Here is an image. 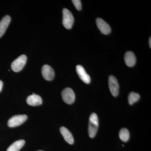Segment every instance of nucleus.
Instances as JSON below:
<instances>
[{
	"label": "nucleus",
	"instance_id": "nucleus-1",
	"mask_svg": "<svg viewBox=\"0 0 151 151\" xmlns=\"http://www.w3.org/2000/svg\"><path fill=\"white\" fill-rule=\"evenodd\" d=\"M99 127L98 116L95 113H92L89 118L88 133L90 137L94 138L97 134Z\"/></svg>",
	"mask_w": 151,
	"mask_h": 151
},
{
	"label": "nucleus",
	"instance_id": "nucleus-2",
	"mask_svg": "<svg viewBox=\"0 0 151 151\" xmlns=\"http://www.w3.org/2000/svg\"><path fill=\"white\" fill-rule=\"evenodd\" d=\"M63 24L67 29H70L74 22V18L69 10L63 9Z\"/></svg>",
	"mask_w": 151,
	"mask_h": 151
},
{
	"label": "nucleus",
	"instance_id": "nucleus-3",
	"mask_svg": "<svg viewBox=\"0 0 151 151\" xmlns=\"http://www.w3.org/2000/svg\"><path fill=\"white\" fill-rule=\"evenodd\" d=\"M27 60L26 56L24 55H22L12 63L11 65L12 69L16 72L21 71L25 65Z\"/></svg>",
	"mask_w": 151,
	"mask_h": 151
},
{
	"label": "nucleus",
	"instance_id": "nucleus-4",
	"mask_svg": "<svg viewBox=\"0 0 151 151\" xmlns=\"http://www.w3.org/2000/svg\"><path fill=\"white\" fill-rule=\"evenodd\" d=\"M27 119V116L25 115H16L12 116L8 122V125L9 127L13 128L18 127L24 123Z\"/></svg>",
	"mask_w": 151,
	"mask_h": 151
},
{
	"label": "nucleus",
	"instance_id": "nucleus-5",
	"mask_svg": "<svg viewBox=\"0 0 151 151\" xmlns=\"http://www.w3.org/2000/svg\"><path fill=\"white\" fill-rule=\"evenodd\" d=\"M61 94L63 100L67 104H72L75 101V94L71 88H65L63 90Z\"/></svg>",
	"mask_w": 151,
	"mask_h": 151
},
{
	"label": "nucleus",
	"instance_id": "nucleus-6",
	"mask_svg": "<svg viewBox=\"0 0 151 151\" xmlns=\"http://www.w3.org/2000/svg\"><path fill=\"white\" fill-rule=\"evenodd\" d=\"M108 84L112 95L114 97L118 96L119 94V85L118 80L114 76L111 75L109 76Z\"/></svg>",
	"mask_w": 151,
	"mask_h": 151
},
{
	"label": "nucleus",
	"instance_id": "nucleus-7",
	"mask_svg": "<svg viewBox=\"0 0 151 151\" xmlns=\"http://www.w3.org/2000/svg\"><path fill=\"white\" fill-rule=\"evenodd\" d=\"M97 27L102 33L108 35L111 32V28L109 25L103 19L98 18L96 19Z\"/></svg>",
	"mask_w": 151,
	"mask_h": 151
},
{
	"label": "nucleus",
	"instance_id": "nucleus-8",
	"mask_svg": "<svg viewBox=\"0 0 151 151\" xmlns=\"http://www.w3.org/2000/svg\"><path fill=\"white\" fill-rule=\"evenodd\" d=\"M42 73L44 78L47 81H51L54 78V70L50 65H44L42 69Z\"/></svg>",
	"mask_w": 151,
	"mask_h": 151
},
{
	"label": "nucleus",
	"instance_id": "nucleus-9",
	"mask_svg": "<svg viewBox=\"0 0 151 151\" xmlns=\"http://www.w3.org/2000/svg\"><path fill=\"white\" fill-rule=\"evenodd\" d=\"M76 72L80 79L86 84H89L91 81V78L89 74L86 73L85 69L81 65H77L76 67Z\"/></svg>",
	"mask_w": 151,
	"mask_h": 151
},
{
	"label": "nucleus",
	"instance_id": "nucleus-10",
	"mask_svg": "<svg viewBox=\"0 0 151 151\" xmlns=\"http://www.w3.org/2000/svg\"><path fill=\"white\" fill-rule=\"evenodd\" d=\"M27 103L31 106H38L42 104V99L39 95L33 93L32 95L27 97Z\"/></svg>",
	"mask_w": 151,
	"mask_h": 151
},
{
	"label": "nucleus",
	"instance_id": "nucleus-11",
	"mask_svg": "<svg viewBox=\"0 0 151 151\" xmlns=\"http://www.w3.org/2000/svg\"><path fill=\"white\" fill-rule=\"evenodd\" d=\"M124 60L127 66L132 67L135 65L136 62V58L134 52L132 51H127L124 55Z\"/></svg>",
	"mask_w": 151,
	"mask_h": 151
},
{
	"label": "nucleus",
	"instance_id": "nucleus-12",
	"mask_svg": "<svg viewBox=\"0 0 151 151\" xmlns=\"http://www.w3.org/2000/svg\"><path fill=\"white\" fill-rule=\"evenodd\" d=\"M11 20L10 17L9 15H6L3 18L0 22V38L4 34L6 30L10 23Z\"/></svg>",
	"mask_w": 151,
	"mask_h": 151
},
{
	"label": "nucleus",
	"instance_id": "nucleus-13",
	"mask_svg": "<svg viewBox=\"0 0 151 151\" xmlns=\"http://www.w3.org/2000/svg\"><path fill=\"white\" fill-rule=\"evenodd\" d=\"M60 132L63 136L65 140L70 145H72L74 143L73 136L70 131L67 128L61 127L60 128Z\"/></svg>",
	"mask_w": 151,
	"mask_h": 151
},
{
	"label": "nucleus",
	"instance_id": "nucleus-14",
	"mask_svg": "<svg viewBox=\"0 0 151 151\" xmlns=\"http://www.w3.org/2000/svg\"><path fill=\"white\" fill-rule=\"evenodd\" d=\"M25 142L24 140L16 141L9 147L6 151H19L24 145Z\"/></svg>",
	"mask_w": 151,
	"mask_h": 151
},
{
	"label": "nucleus",
	"instance_id": "nucleus-15",
	"mask_svg": "<svg viewBox=\"0 0 151 151\" xmlns=\"http://www.w3.org/2000/svg\"><path fill=\"white\" fill-rule=\"evenodd\" d=\"M119 137L124 142H127L130 138V133L127 129L123 128L119 132Z\"/></svg>",
	"mask_w": 151,
	"mask_h": 151
},
{
	"label": "nucleus",
	"instance_id": "nucleus-16",
	"mask_svg": "<svg viewBox=\"0 0 151 151\" xmlns=\"http://www.w3.org/2000/svg\"><path fill=\"white\" fill-rule=\"evenodd\" d=\"M140 98L139 94L135 92H130L128 96V101L130 105L137 102Z\"/></svg>",
	"mask_w": 151,
	"mask_h": 151
},
{
	"label": "nucleus",
	"instance_id": "nucleus-17",
	"mask_svg": "<svg viewBox=\"0 0 151 151\" xmlns=\"http://www.w3.org/2000/svg\"><path fill=\"white\" fill-rule=\"evenodd\" d=\"M72 2L77 10H81L82 5H81V1L80 0H73Z\"/></svg>",
	"mask_w": 151,
	"mask_h": 151
},
{
	"label": "nucleus",
	"instance_id": "nucleus-18",
	"mask_svg": "<svg viewBox=\"0 0 151 151\" xmlns=\"http://www.w3.org/2000/svg\"><path fill=\"white\" fill-rule=\"evenodd\" d=\"M3 86V81L0 80V92L1 91Z\"/></svg>",
	"mask_w": 151,
	"mask_h": 151
},
{
	"label": "nucleus",
	"instance_id": "nucleus-19",
	"mask_svg": "<svg viewBox=\"0 0 151 151\" xmlns=\"http://www.w3.org/2000/svg\"><path fill=\"white\" fill-rule=\"evenodd\" d=\"M149 45H150V47H151V37L150 38V39H149Z\"/></svg>",
	"mask_w": 151,
	"mask_h": 151
},
{
	"label": "nucleus",
	"instance_id": "nucleus-20",
	"mask_svg": "<svg viewBox=\"0 0 151 151\" xmlns=\"http://www.w3.org/2000/svg\"><path fill=\"white\" fill-rule=\"evenodd\" d=\"M43 151L39 150V151Z\"/></svg>",
	"mask_w": 151,
	"mask_h": 151
}]
</instances>
